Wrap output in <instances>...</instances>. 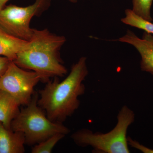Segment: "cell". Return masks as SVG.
I'll list each match as a JSON object with an SVG mask.
<instances>
[{
	"label": "cell",
	"instance_id": "6da1fadb",
	"mask_svg": "<svg viewBox=\"0 0 153 153\" xmlns=\"http://www.w3.org/2000/svg\"><path fill=\"white\" fill-rule=\"evenodd\" d=\"M88 74L86 58L82 57L72 65L68 76L62 82L55 77L39 90L38 104L50 120L63 123L78 109V97L85 93L83 82Z\"/></svg>",
	"mask_w": 153,
	"mask_h": 153
},
{
	"label": "cell",
	"instance_id": "7a4b0ae2",
	"mask_svg": "<svg viewBox=\"0 0 153 153\" xmlns=\"http://www.w3.org/2000/svg\"><path fill=\"white\" fill-rule=\"evenodd\" d=\"M66 41L64 36L53 34L47 29H34L32 38L13 62L21 68L35 71L41 81L46 83L50 78L67 74L59 52Z\"/></svg>",
	"mask_w": 153,
	"mask_h": 153
},
{
	"label": "cell",
	"instance_id": "3957f363",
	"mask_svg": "<svg viewBox=\"0 0 153 153\" xmlns=\"http://www.w3.org/2000/svg\"><path fill=\"white\" fill-rule=\"evenodd\" d=\"M117 122L112 130L106 133H94L87 129L79 130L71 137L77 146H91L98 153H129L127 133L134 122L135 114L126 105L121 108L117 117Z\"/></svg>",
	"mask_w": 153,
	"mask_h": 153
},
{
	"label": "cell",
	"instance_id": "277c9868",
	"mask_svg": "<svg viewBox=\"0 0 153 153\" xmlns=\"http://www.w3.org/2000/svg\"><path fill=\"white\" fill-rule=\"evenodd\" d=\"M38 98L39 94L35 91L29 104L20 110L11 123V129L23 133L25 145L29 146H35L55 134L66 135L70 132L63 123L52 122L47 117L45 111L38 105Z\"/></svg>",
	"mask_w": 153,
	"mask_h": 153
},
{
	"label": "cell",
	"instance_id": "5b68a950",
	"mask_svg": "<svg viewBox=\"0 0 153 153\" xmlns=\"http://www.w3.org/2000/svg\"><path fill=\"white\" fill-rule=\"evenodd\" d=\"M50 4V0H36L27 7L12 4L5 6L0 10V30L22 40L30 41L34 30L30 27L31 19L47 10Z\"/></svg>",
	"mask_w": 153,
	"mask_h": 153
},
{
	"label": "cell",
	"instance_id": "8992f818",
	"mask_svg": "<svg viewBox=\"0 0 153 153\" xmlns=\"http://www.w3.org/2000/svg\"><path fill=\"white\" fill-rule=\"evenodd\" d=\"M40 81L36 72L26 71L11 61L0 77V90L12 95L20 105H27L35 93L34 88Z\"/></svg>",
	"mask_w": 153,
	"mask_h": 153
},
{
	"label": "cell",
	"instance_id": "52a82bcc",
	"mask_svg": "<svg viewBox=\"0 0 153 153\" xmlns=\"http://www.w3.org/2000/svg\"><path fill=\"white\" fill-rule=\"evenodd\" d=\"M118 41L133 46L141 57V70L153 75V36L152 34L144 32L142 38H140L133 32L128 30L126 34Z\"/></svg>",
	"mask_w": 153,
	"mask_h": 153
},
{
	"label": "cell",
	"instance_id": "ba28073f",
	"mask_svg": "<svg viewBox=\"0 0 153 153\" xmlns=\"http://www.w3.org/2000/svg\"><path fill=\"white\" fill-rule=\"evenodd\" d=\"M25 145L23 133L6 128L0 123V153H25Z\"/></svg>",
	"mask_w": 153,
	"mask_h": 153
},
{
	"label": "cell",
	"instance_id": "9c48e42d",
	"mask_svg": "<svg viewBox=\"0 0 153 153\" xmlns=\"http://www.w3.org/2000/svg\"><path fill=\"white\" fill-rule=\"evenodd\" d=\"M20 105L12 95L0 90V123L6 128L11 129L12 121L20 112Z\"/></svg>",
	"mask_w": 153,
	"mask_h": 153
},
{
	"label": "cell",
	"instance_id": "30bf717a",
	"mask_svg": "<svg viewBox=\"0 0 153 153\" xmlns=\"http://www.w3.org/2000/svg\"><path fill=\"white\" fill-rule=\"evenodd\" d=\"M28 41L0 30V56L13 61L19 52L26 47Z\"/></svg>",
	"mask_w": 153,
	"mask_h": 153
},
{
	"label": "cell",
	"instance_id": "8fae6325",
	"mask_svg": "<svg viewBox=\"0 0 153 153\" xmlns=\"http://www.w3.org/2000/svg\"><path fill=\"white\" fill-rule=\"evenodd\" d=\"M126 16L121 19V22L126 25L143 30L144 32L153 34V23L145 20L135 13L131 9L125 11Z\"/></svg>",
	"mask_w": 153,
	"mask_h": 153
},
{
	"label": "cell",
	"instance_id": "7c38bea8",
	"mask_svg": "<svg viewBox=\"0 0 153 153\" xmlns=\"http://www.w3.org/2000/svg\"><path fill=\"white\" fill-rule=\"evenodd\" d=\"M66 135L59 133L48 138L42 142L39 143L34 146L31 153H50L56 146L57 143L63 139Z\"/></svg>",
	"mask_w": 153,
	"mask_h": 153
},
{
	"label": "cell",
	"instance_id": "4fadbf2b",
	"mask_svg": "<svg viewBox=\"0 0 153 153\" xmlns=\"http://www.w3.org/2000/svg\"><path fill=\"white\" fill-rule=\"evenodd\" d=\"M132 11L138 16L149 22H152L151 9L153 0H131Z\"/></svg>",
	"mask_w": 153,
	"mask_h": 153
},
{
	"label": "cell",
	"instance_id": "5bb4252c",
	"mask_svg": "<svg viewBox=\"0 0 153 153\" xmlns=\"http://www.w3.org/2000/svg\"><path fill=\"white\" fill-rule=\"evenodd\" d=\"M128 145L131 147L137 149L144 153H153V150L146 147L140 144L136 141L134 140L129 137H128Z\"/></svg>",
	"mask_w": 153,
	"mask_h": 153
},
{
	"label": "cell",
	"instance_id": "9a60e30c",
	"mask_svg": "<svg viewBox=\"0 0 153 153\" xmlns=\"http://www.w3.org/2000/svg\"><path fill=\"white\" fill-rule=\"evenodd\" d=\"M11 61L7 57L0 56V77L4 73Z\"/></svg>",
	"mask_w": 153,
	"mask_h": 153
},
{
	"label": "cell",
	"instance_id": "2e32d148",
	"mask_svg": "<svg viewBox=\"0 0 153 153\" xmlns=\"http://www.w3.org/2000/svg\"><path fill=\"white\" fill-rule=\"evenodd\" d=\"M9 1V0H0V10L5 7L6 3Z\"/></svg>",
	"mask_w": 153,
	"mask_h": 153
},
{
	"label": "cell",
	"instance_id": "e0dca14e",
	"mask_svg": "<svg viewBox=\"0 0 153 153\" xmlns=\"http://www.w3.org/2000/svg\"><path fill=\"white\" fill-rule=\"evenodd\" d=\"M69 1L71 3H76L77 2L78 0H69Z\"/></svg>",
	"mask_w": 153,
	"mask_h": 153
}]
</instances>
